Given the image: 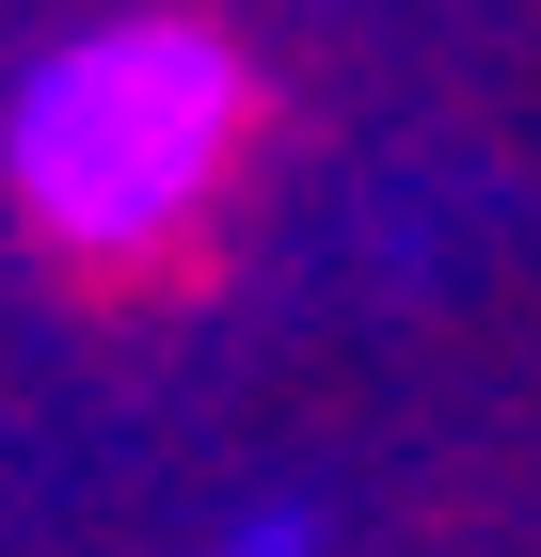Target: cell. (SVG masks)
Masks as SVG:
<instances>
[{"mask_svg":"<svg viewBox=\"0 0 541 557\" xmlns=\"http://www.w3.org/2000/svg\"><path fill=\"white\" fill-rule=\"evenodd\" d=\"M255 81L208 16H127L81 33L64 64H33L16 96V208L64 239V256H160L175 223L223 191V144H239Z\"/></svg>","mask_w":541,"mask_h":557,"instance_id":"6da1fadb","label":"cell"}]
</instances>
